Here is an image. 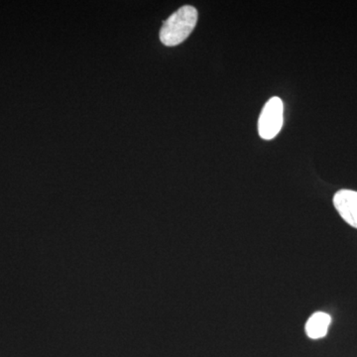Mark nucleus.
<instances>
[{"instance_id":"f257e3e1","label":"nucleus","mask_w":357,"mask_h":357,"mask_svg":"<svg viewBox=\"0 0 357 357\" xmlns=\"http://www.w3.org/2000/svg\"><path fill=\"white\" fill-rule=\"evenodd\" d=\"M198 11L194 6H185L164 21L160 31V40L168 47L183 43L196 27Z\"/></svg>"},{"instance_id":"20e7f679","label":"nucleus","mask_w":357,"mask_h":357,"mask_svg":"<svg viewBox=\"0 0 357 357\" xmlns=\"http://www.w3.org/2000/svg\"><path fill=\"white\" fill-rule=\"evenodd\" d=\"M331 319L330 314L323 312H317L312 314L311 318L307 319L306 324V333L307 337L312 340H318L326 337L330 328Z\"/></svg>"},{"instance_id":"7ed1b4c3","label":"nucleus","mask_w":357,"mask_h":357,"mask_svg":"<svg viewBox=\"0 0 357 357\" xmlns=\"http://www.w3.org/2000/svg\"><path fill=\"white\" fill-rule=\"evenodd\" d=\"M333 204L344 222L357 229V192L340 190L333 197Z\"/></svg>"},{"instance_id":"f03ea898","label":"nucleus","mask_w":357,"mask_h":357,"mask_svg":"<svg viewBox=\"0 0 357 357\" xmlns=\"http://www.w3.org/2000/svg\"><path fill=\"white\" fill-rule=\"evenodd\" d=\"M284 105L279 98H272L263 107L258 121V132L264 140H271L278 135L283 126Z\"/></svg>"}]
</instances>
